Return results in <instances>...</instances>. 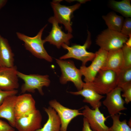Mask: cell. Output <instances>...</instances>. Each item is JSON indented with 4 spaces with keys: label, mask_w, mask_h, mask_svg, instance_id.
I'll list each match as a JSON object with an SVG mask.
<instances>
[{
    "label": "cell",
    "mask_w": 131,
    "mask_h": 131,
    "mask_svg": "<svg viewBox=\"0 0 131 131\" xmlns=\"http://www.w3.org/2000/svg\"><path fill=\"white\" fill-rule=\"evenodd\" d=\"M47 25H46L33 37H30L19 32H17L16 34L18 38L24 42L25 49L33 55L50 62L52 61V58L45 49L44 47L45 43L41 39L43 31Z\"/></svg>",
    "instance_id": "6da1fadb"
},
{
    "label": "cell",
    "mask_w": 131,
    "mask_h": 131,
    "mask_svg": "<svg viewBox=\"0 0 131 131\" xmlns=\"http://www.w3.org/2000/svg\"><path fill=\"white\" fill-rule=\"evenodd\" d=\"M86 83L98 94H106L117 86V74L110 70H100L92 82Z\"/></svg>",
    "instance_id": "7a4b0ae2"
},
{
    "label": "cell",
    "mask_w": 131,
    "mask_h": 131,
    "mask_svg": "<svg viewBox=\"0 0 131 131\" xmlns=\"http://www.w3.org/2000/svg\"><path fill=\"white\" fill-rule=\"evenodd\" d=\"M128 38L120 32L107 28L98 35L96 42L100 48L108 52L121 49Z\"/></svg>",
    "instance_id": "3957f363"
},
{
    "label": "cell",
    "mask_w": 131,
    "mask_h": 131,
    "mask_svg": "<svg viewBox=\"0 0 131 131\" xmlns=\"http://www.w3.org/2000/svg\"><path fill=\"white\" fill-rule=\"evenodd\" d=\"M56 60L61 72L59 79L60 83L65 84L71 81L73 83L78 91L81 90L84 83L82 80V75L80 70L76 67L73 61L60 59Z\"/></svg>",
    "instance_id": "277c9868"
},
{
    "label": "cell",
    "mask_w": 131,
    "mask_h": 131,
    "mask_svg": "<svg viewBox=\"0 0 131 131\" xmlns=\"http://www.w3.org/2000/svg\"><path fill=\"white\" fill-rule=\"evenodd\" d=\"M87 39L84 44L82 45L75 44L71 46L63 44L62 45L64 49L67 50L68 52L59 58L61 59H65L73 58L82 61V65H85L89 61H92L95 56V53L87 51V49L91 44V34L88 31Z\"/></svg>",
    "instance_id": "5b68a950"
},
{
    "label": "cell",
    "mask_w": 131,
    "mask_h": 131,
    "mask_svg": "<svg viewBox=\"0 0 131 131\" xmlns=\"http://www.w3.org/2000/svg\"><path fill=\"white\" fill-rule=\"evenodd\" d=\"M17 75L18 78L24 82L21 89V93L23 94L26 92L34 93L37 90L41 95H43V87H48L50 84V81L48 75L27 74L18 71Z\"/></svg>",
    "instance_id": "8992f818"
},
{
    "label": "cell",
    "mask_w": 131,
    "mask_h": 131,
    "mask_svg": "<svg viewBox=\"0 0 131 131\" xmlns=\"http://www.w3.org/2000/svg\"><path fill=\"white\" fill-rule=\"evenodd\" d=\"M61 0H53L51 2L54 14V17L58 23L63 24L66 30L71 33L72 31L71 20L74 12L78 9L81 4L77 3L70 6L61 5Z\"/></svg>",
    "instance_id": "52a82bcc"
},
{
    "label": "cell",
    "mask_w": 131,
    "mask_h": 131,
    "mask_svg": "<svg viewBox=\"0 0 131 131\" xmlns=\"http://www.w3.org/2000/svg\"><path fill=\"white\" fill-rule=\"evenodd\" d=\"M108 51L100 48L95 53V56L89 66H82L80 70L82 75L84 77L85 83L93 81L99 71L101 69L105 63Z\"/></svg>",
    "instance_id": "ba28073f"
},
{
    "label": "cell",
    "mask_w": 131,
    "mask_h": 131,
    "mask_svg": "<svg viewBox=\"0 0 131 131\" xmlns=\"http://www.w3.org/2000/svg\"><path fill=\"white\" fill-rule=\"evenodd\" d=\"M48 21L52 24V27L49 35L43 40L44 43L48 42L58 48H60L63 44L69 45V40L73 37L71 33H65L63 32L54 16L50 17Z\"/></svg>",
    "instance_id": "9c48e42d"
},
{
    "label": "cell",
    "mask_w": 131,
    "mask_h": 131,
    "mask_svg": "<svg viewBox=\"0 0 131 131\" xmlns=\"http://www.w3.org/2000/svg\"><path fill=\"white\" fill-rule=\"evenodd\" d=\"M82 113L93 131H109V128L105 124L107 117H105L99 108L92 109L85 105Z\"/></svg>",
    "instance_id": "30bf717a"
},
{
    "label": "cell",
    "mask_w": 131,
    "mask_h": 131,
    "mask_svg": "<svg viewBox=\"0 0 131 131\" xmlns=\"http://www.w3.org/2000/svg\"><path fill=\"white\" fill-rule=\"evenodd\" d=\"M17 68L0 66V89L5 91L16 90L19 86Z\"/></svg>",
    "instance_id": "8fae6325"
},
{
    "label": "cell",
    "mask_w": 131,
    "mask_h": 131,
    "mask_svg": "<svg viewBox=\"0 0 131 131\" xmlns=\"http://www.w3.org/2000/svg\"><path fill=\"white\" fill-rule=\"evenodd\" d=\"M42 117L37 109L16 120L14 127L18 131H35L42 127Z\"/></svg>",
    "instance_id": "7c38bea8"
},
{
    "label": "cell",
    "mask_w": 131,
    "mask_h": 131,
    "mask_svg": "<svg viewBox=\"0 0 131 131\" xmlns=\"http://www.w3.org/2000/svg\"><path fill=\"white\" fill-rule=\"evenodd\" d=\"M50 106L54 109L58 115L61 122L60 131H67L68 125L74 118L83 113L78 110L66 107L61 104L56 99L50 101Z\"/></svg>",
    "instance_id": "4fadbf2b"
},
{
    "label": "cell",
    "mask_w": 131,
    "mask_h": 131,
    "mask_svg": "<svg viewBox=\"0 0 131 131\" xmlns=\"http://www.w3.org/2000/svg\"><path fill=\"white\" fill-rule=\"evenodd\" d=\"M122 91L121 88L117 86L106 94V98L103 101V104L106 107L111 115L127 109L124 106L125 102L122 98Z\"/></svg>",
    "instance_id": "5bb4252c"
},
{
    "label": "cell",
    "mask_w": 131,
    "mask_h": 131,
    "mask_svg": "<svg viewBox=\"0 0 131 131\" xmlns=\"http://www.w3.org/2000/svg\"><path fill=\"white\" fill-rule=\"evenodd\" d=\"M36 109L35 101L31 94L25 93L17 96L15 107L16 120L29 114Z\"/></svg>",
    "instance_id": "9a60e30c"
},
{
    "label": "cell",
    "mask_w": 131,
    "mask_h": 131,
    "mask_svg": "<svg viewBox=\"0 0 131 131\" xmlns=\"http://www.w3.org/2000/svg\"><path fill=\"white\" fill-rule=\"evenodd\" d=\"M68 92L73 95L83 96L84 98L83 102L89 104L93 109L99 108L101 106L102 103L100 100L105 97L98 93L85 82L84 83L81 90Z\"/></svg>",
    "instance_id": "2e32d148"
},
{
    "label": "cell",
    "mask_w": 131,
    "mask_h": 131,
    "mask_svg": "<svg viewBox=\"0 0 131 131\" xmlns=\"http://www.w3.org/2000/svg\"><path fill=\"white\" fill-rule=\"evenodd\" d=\"M124 66L121 49L108 51L104 65L101 70H110L117 74Z\"/></svg>",
    "instance_id": "e0dca14e"
},
{
    "label": "cell",
    "mask_w": 131,
    "mask_h": 131,
    "mask_svg": "<svg viewBox=\"0 0 131 131\" xmlns=\"http://www.w3.org/2000/svg\"><path fill=\"white\" fill-rule=\"evenodd\" d=\"M17 96L14 95L7 97L0 105V118L7 120L13 127L16 120L15 107Z\"/></svg>",
    "instance_id": "ac0fdd59"
},
{
    "label": "cell",
    "mask_w": 131,
    "mask_h": 131,
    "mask_svg": "<svg viewBox=\"0 0 131 131\" xmlns=\"http://www.w3.org/2000/svg\"><path fill=\"white\" fill-rule=\"evenodd\" d=\"M14 56L8 40L0 34V66H14Z\"/></svg>",
    "instance_id": "d6986e66"
},
{
    "label": "cell",
    "mask_w": 131,
    "mask_h": 131,
    "mask_svg": "<svg viewBox=\"0 0 131 131\" xmlns=\"http://www.w3.org/2000/svg\"><path fill=\"white\" fill-rule=\"evenodd\" d=\"M43 109L48 115V119L43 127L35 131H60L61 122L56 111L50 106Z\"/></svg>",
    "instance_id": "ffe728a7"
},
{
    "label": "cell",
    "mask_w": 131,
    "mask_h": 131,
    "mask_svg": "<svg viewBox=\"0 0 131 131\" xmlns=\"http://www.w3.org/2000/svg\"><path fill=\"white\" fill-rule=\"evenodd\" d=\"M108 29L120 32L124 21L122 16L117 15L113 12L108 13L102 16Z\"/></svg>",
    "instance_id": "44dd1931"
},
{
    "label": "cell",
    "mask_w": 131,
    "mask_h": 131,
    "mask_svg": "<svg viewBox=\"0 0 131 131\" xmlns=\"http://www.w3.org/2000/svg\"><path fill=\"white\" fill-rule=\"evenodd\" d=\"M109 7L126 18L131 16V5L130 0H123L117 1L112 0L108 3Z\"/></svg>",
    "instance_id": "7402d4cb"
},
{
    "label": "cell",
    "mask_w": 131,
    "mask_h": 131,
    "mask_svg": "<svg viewBox=\"0 0 131 131\" xmlns=\"http://www.w3.org/2000/svg\"><path fill=\"white\" fill-rule=\"evenodd\" d=\"M121 113L111 115L113 120V124L109 128V131H131V127L127 123L126 120L122 121L120 120Z\"/></svg>",
    "instance_id": "603a6c76"
},
{
    "label": "cell",
    "mask_w": 131,
    "mask_h": 131,
    "mask_svg": "<svg viewBox=\"0 0 131 131\" xmlns=\"http://www.w3.org/2000/svg\"><path fill=\"white\" fill-rule=\"evenodd\" d=\"M117 74V86L131 82V67L123 68Z\"/></svg>",
    "instance_id": "cb8c5ba5"
},
{
    "label": "cell",
    "mask_w": 131,
    "mask_h": 131,
    "mask_svg": "<svg viewBox=\"0 0 131 131\" xmlns=\"http://www.w3.org/2000/svg\"><path fill=\"white\" fill-rule=\"evenodd\" d=\"M121 49L124 61L123 67H131V47L125 44Z\"/></svg>",
    "instance_id": "d4e9b609"
},
{
    "label": "cell",
    "mask_w": 131,
    "mask_h": 131,
    "mask_svg": "<svg viewBox=\"0 0 131 131\" xmlns=\"http://www.w3.org/2000/svg\"><path fill=\"white\" fill-rule=\"evenodd\" d=\"M123 93L122 97L125 98V103L128 104L131 101V82L123 85L120 87Z\"/></svg>",
    "instance_id": "484cf974"
},
{
    "label": "cell",
    "mask_w": 131,
    "mask_h": 131,
    "mask_svg": "<svg viewBox=\"0 0 131 131\" xmlns=\"http://www.w3.org/2000/svg\"><path fill=\"white\" fill-rule=\"evenodd\" d=\"M120 32L123 34L129 37L131 35V18H126L124 21Z\"/></svg>",
    "instance_id": "4316f807"
},
{
    "label": "cell",
    "mask_w": 131,
    "mask_h": 131,
    "mask_svg": "<svg viewBox=\"0 0 131 131\" xmlns=\"http://www.w3.org/2000/svg\"><path fill=\"white\" fill-rule=\"evenodd\" d=\"M17 93L18 90H16L10 91H5L0 89V105L7 97L16 95Z\"/></svg>",
    "instance_id": "83f0119b"
},
{
    "label": "cell",
    "mask_w": 131,
    "mask_h": 131,
    "mask_svg": "<svg viewBox=\"0 0 131 131\" xmlns=\"http://www.w3.org/2000/svg\"><path fill=\"white\" fill-rule=\"evenodd\" d=\"M0 131H15L13 127L0 119Z\"/></svg>",
    "instance_id": "f1b7e54d"
},
{
    "label": "cell",
    "mask_w": 131,
    "mask_h": 131,
    "mask_svg": "<svg viewBox=\"0 0 131 131\" xmlns=\"http://www.w3.org/2000/svg\"><path fill=\"white\" fill-rule=\"evenodd\" d=\"M83 127L81 131H93L90 128L89 123L85 118H83Z\"/></svg>",
    "instance_id": "f546056e"
},
{
    "label": "cell",
    "mask_w": 131,
    "mask_h": 131,
    "mask_svg": "<svg viewBox=\"0 0 131 131\" xmlns=\"http://www.w3.org/2000/svg\"><path fill=\"white\" fill-rule=\"evenodd\" d=\"M125 44L128 47H131V35L129 37V38L126 42Z\"/></svg>",
    "instance_id": "4dcf8cb0"
},
{
    "label": "cell",
    "mask_w": 131,
    "mask_h": 131,
    "mask_svg": "<svg viewBox=\"0 0 131 131\" xmlns=\"http://www.w3.org/2000/svg\"><path fill=\"white\" fill-rule=\"evenodd\" d=\"M7 1L6 0H0V9L5 5Z\"/></svg>",
    "instance_id": "1f68e13d"
},
{
    "label": "cell",
    "mask_w": 131,
    "mask_h": 131,
    "mask_svg": "<svg viewBox=\"0 0 131 131\" xmlns=\"http://www.w3.org/2000/svg\"><path fill=\"white\" fill-rule=\"evenodd\" d=\"M131 119L130 120L129 122L128 123V125L131 127Z\"/></svg>",
    "instance_id": "d6a6232c"
}]
</instances>
